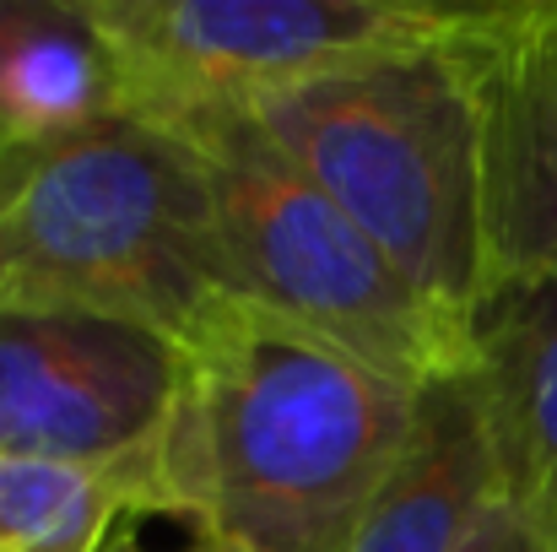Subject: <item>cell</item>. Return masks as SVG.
I'll return each mask as SVG.
<instances>
[{
    "label": "cell",
    "mask_w": 557,
    "mask_h": 552,
    "mask_svg": "<svg viewBox=\"0 0 557 552\" xmlns=\"http://www.w3.org/2000/svg\"><path fill=\"white\" fill-rule=\"evenodd\" d=\"M411 406L417 384L255 304H222L185 342L158 444L163 499L238 552H342Z\"/></svg>",
    "instance_id": "cell-1"
},
{
    "label": "cell",
    "mask_w": 557,
    "mask_h": 552,
    "mask_svg": "<svg viewBox=\"0 0 557 552\" xmlns=\"http://www.w3.org/2000/svg\"><path fill=\"white\" fill-rule=\"evenodd\" d=\"M0 304H82L189 342L227 293L200 152L147 120L0 152Z\"/></svg>",
    "instance_id": "cell-2"
},
{
    "label": "cell",
    "mask_w": 557,
    "mask_h": 552,
    "mask_svg": "<svg viewBox=\"0 0 557 552\" xmlns=\"http://www.w3.org/2000/svg\"><path fill=\"white\" fill-rule=\"evenodd\" d=\"M449 33L287 87L255 103L249 120L369 233L417 293L471 326L493 287V266L476 103Z\"/></svg>",
    "instance_id": "cell-3"
},
{
    "label": "cell",
    "mask_w": 557,
    "mask_h": 552,
    "mask_svg": "<svg viewBox=\"0 0 557 552\" xmlns=\"http://www.w3.org/2000/svg\"><path fill=\"white\" fill-rule=\"evenodd\" d=\"M163 131L200 152L216 260L238 304L293 320L400 384L471 368V326L417 293L249 114L216 109Z\"/></svg>",
    "instance_id": "cell-4"
},
{
    "label": "cell",
    "mask_w": 557,
    "mask_h": 552,
    "mask_svg": "<svg viewBox=\"0 0 557 552\" xmlns=\"http://www.w3.org/2000/svg\"><path fill=\"white\" fill-rule=\"evenodd\" d=\"M98 33L125 120L180 125L379 54L444 38L460 5L422 0H76Z\"/></svg>",
    "instance_id": "cell-5"
},
{
    "label": "cell",
    "mask_w": 557,
    "mask_h": 552,
    "mask_svg": "<svg viewBox=\"0 0 557 552\" xmlns=\"http://www.w3.org/2000/svg\"><path fill=\"white\" fill-rule=\"evenodd\" d=\"M185 390V342L82 304H0V455H152Z\"/></svg>",
    "instance_id": "cell-6"
},
{
    "label": "cell",
    "mask_w": 557,
    "mask_h": 552,
    "mask_svg": "<svg viewBox=\"0 0 557 552\" xmlns=\"http://www.w3.org/2000/svg\"><path fill=\"white\" fill-rule=\"evenodd\" d=\"M493 282H557V5H460Z\"/></svg>",
    "instance_id": "cell-7"
},
{
    "label": "cell",
    "mask_w": 557,
    "mask_h": 552,
    "mask_svg": "<svg viewBox=\"0 0 557 552\" xmlns=\"http://www.w3.org/2000/svg\"><path fill=\"white\" fill-rule=\"evenodd\" d=\"M504 471L476 373L417 384L411 428L342 552H460L498 510Z\"/></svg>",
    "instance_id": "cell-8"
},
{
    "label": "cell",
    "mask_w": 557,
    "mask_h": 552,
    "mask_svg": "<svg viewBox=\"0 0 557 552\" xmlns=\"http://www.w3.org/2000/svg\"><path fill=\"white\" fill-rule=\"evenodd\" d=\"M471 373L487 401L504 499L557 526V282L504 277L482 293Z\"/></svg>",
    "instance_id": "cell-9"
},
{
    "label": "cell",
    "mask_w": 557,
    "mask_h": 552,
    "mask_svg": "<svg viewBox=\"0 0 557 552\" xmlns=\"http://www.w3.org/2000/svg\"><path fill=\"white\" fill-rule=\"evenodd\" d=\"M120 114L114 71L76 0H33L0 44V152Z\"/></svg>",
    "instance_id": "cell-10"
},
{
    "label": "cell",
    "mask_w": 557,
    "mask_h": 552,
    "mask_svg": "<svg viewBox=\"0 0 557 552\" xmlns=\"http://www.w3.org/2000/svg\"><path fill=\"white\" fill-rule=\"evenodd\" d=\"M163 499L158 450L136 461L0 455V552H98L125 510Z\"/></svg>",
    "instance_id": "cell-11"
},
{
    "label": "cell",
    "mask_w": 557,
    "mask_h": 552,
    "mask_svg": "<svg viewBox=\"0 0 557 552\" xmlns=\"http://www.w3.org/2000/svg\"><path fill=\"white\" fill-rule=\"evenodd\" d=\"M98 552H238L227 537H216L200 515H189L169 499L136 504L120 515V526L103 537Z\"/></svg>",
    "instance_id": "cell-12"
},
{
    "label": "cell",
    "mask_w": 557,
    "mask_h": 552,
    "mask_svg": "<svg viewBox=\"0 0 557 552\" xmlns=\"http://www.w3.org/2000/svg\"><path fill=\"white\" fill-rule=\"evenodd\" d=\"M460 552H557V526L515 499H498V510L476 526V537Z\"/></svg>",
    "instance_id": "cell-13"
}]
</instances>
